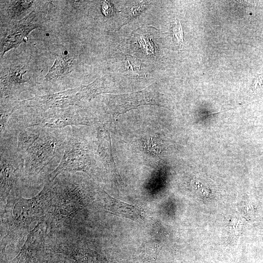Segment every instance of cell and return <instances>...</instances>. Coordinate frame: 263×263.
Returning a JSON list of instances; mask_svg holds the SVG:
<instances>
[{
    "label": "cell",
    "mask_w": 263,
    "mask_h": 263,
    "mask_svg": "<svg viewBox=\"0 0 263 263\" xmlns=\"http://www.w3.org/2000/svg\"><path fill=\"white\" fill-rule=\"evenodd\" d=\"M144 105L165 107L162 94L154 84L136 92L111 94L108 102L109 111L113 115H118Z\"/></svg>",
    "instance_id": "obj_7"
},
{
    "label": "cell",
    "mask_w": 263,
    "mask_h": 263,
    "mask_svg": "<svg viewBox=\"0 0 263 263\" xmlns=\"http://www.w3.org/2000/svg\"><path fill=\"white\" fill-rule=\"evenodd\" d=\"M171 30L174 43L181 48L184 45L183 32L181 24L177 19L171 22Z\"/></svg>",
    "instance_id": "obj_13"
},
{
    "label": "cell",
    "mask_w": 263,
    "mask_h": 263,
    "mask_svg": "<svg viewBox=\"0 0 263 263\" xmlns=\"http://www.w3.org/2000/svg\"><path fill=\"white\" fill-rule=\"evenodd\" d=\"M72 127L51 128L34 126L17 134L18 152L23 162L22 181H38L59 165L64 154Z\"/></svg>",
    "instance_id": "obj_1"
},
{
    "label": "cell",
    "mask_w": 263,
    "mask_h": 263,
    "mask_svg": "<svg viewBox=\"0 0 263 263\" xmlns=\"http://www.w3.org/2000/svg\"><path fill=\"white\" fill-rule=\"evenodd\" d=\"M196 187L198 189H199L201 193L204 195L207 196L210 192V190L206 186H204L203 184L198 183L196 185Z\"/></svg>",
    "instance_id": "obj_15"
},
{
    "label": "cell",
    "mask_w": 263,
    "mask_h": 263,
    "mask_svg": "<svg viewBox=\"0 0 263 263\" xmlns=\"http://www.w3.org/2000/svg\"><path fill=\"white\" fill-rule=\"evenodd\" d=\"M102 11L106 16L112 15L114 13L112 4L109 1H104L102 6Z\"/></svg>",
    "instance_id": "obj_14"
},
{
    "label": "cell",
    "mask_w": 263,
    "mask_h": 263,
    "mask_svg": "<svg viewBox=\"0 0 263 263\" xmlns=\"http://www.w3.org/2000/svg\"><path fill=\"white\" fill-rule=\"evenodd\" d=\"M91 205L97 210L134 221L143 220L144 217L143 212L138 207L117 200L102 188L96 190Z\"/></svg>",
    "instance_id": "obj_8"
},
{
    "label": "cell",
    "mask_w": 263,
    "mask_h": 263,
    "mask_svg": "<svg viewBox=\"0 0 263 263\" xmlns=\"http://www.w3.org/2000/svg\"><path fill=\"white\" fill-rule=\"evenodd\" d=\"M23 162L17 149V135L3 132L0 135V198L8 199L23 180Z\"/></svg>",
    "instance_id": "obj_6"
},
{
    "label": "cell",
    "mask_w": 263,
    "mask_h": 263,
    "mask_svg": "<svg viewBox=\"0 0 263 263\" xmlns=\"http://www.w3.org/2000/svg\"><path fill=\"white\" fill-rule=\"evenodd\" d=\"M82 126L72 127L64 154L58 166L49 176L53 181L64 172L82 171L99 180L101 175L94 157L93 149Z\"/></svg>",
    "instance_id": "obj_4"
},
{
    "label": "cell",
    "mask_w": 263,
    "mask_h": 263,
    "mask_svg": "<svg viewBox=\"0 0 263 263\" xmlns=\"http://www.w3.org/2000/svg\"><path fill=\"white\" fill-rule=\"evenodd\" d=\"M35 16L34 12H32L13 29L5 39L2 47L3 53L12 47L18 46L24 37L33 29L37 27L34 22Z\"/></svg>",
    "instance_id": "obj_10"
},
{
    "label": "cell",
    "mask_w": 263,
    "mask_h": 263,
    "mask_svg": "<svg viewBox=\"0 0 263 263\" xmlns=\"http://www.w3.org/2000/svg\"><path fill=\"white\" fill-rule=\"evenodd\" d=\"M150 1H135L128 8V18L131 19L140 15L151 4Z\"/></svg>",
    "instance_id": "obj_12"
},
{
    "label": "cell",
    "mask_w": 263,
    "mask_h": 263,
    "mask_svg": "<svg viewBox=\"0 0 263 263\" xmlns=\"http://www.w3.org/2000/svg\"><path fill=\"white\" fill-rule=\"evenodd\" d=\"M53 181L55 197L50 225L55 229L71 224L77 212L86 205V195L82 184L76 178L55 179Z\"/></svg>",
    "instance_id": "obj_5"
},
{
    "label": "cell",
    "mask_w": 263,
    "mask_h": 263,
    "mask_svg": "<svg viewBox=\"0 0 263 263\" xmlns=\"http://www.w3.org/2000/svg\"><path fill=\"white\" fill-rule=\"evenodd\" d=\"M97 138V155L107 172L119 180L120 178L112 153L110 133L104 125L98 126Z\"/></svg>",
    "instance_id": "obj_9"
},
{
    "label": "cell",
    "mask_w": 263,
    "mask_h": 263,
    "mask_svg": "<svg viewBox=\"0 0 263 263\" xmlns=\"http://www.w3.org/2000/svg\"><path fill=\"white\" fill-rule=\"evenodd\" d=\"M55 191L53 181H46L40 192L36 196L24 198L10 196L7 199L5 213L9 225L7 234L1 240L6 245L9 242L28 232L30 224L35 221L43 219L53 205Z\"/></svg>",
    "instance_id": "obj_2"
},
{
    "label": "cell",
    "mask_w": 263,
    "mask_h": 263,
    "mask_svg": "<svg viewBox=\"0 0 263 263\" xmlns=\"http://www.w3.org/2000/svg\"><path fill=\"white\" fill-rule=\"evenodd\" d=\"M72 59H69L64 57L57 58L46 75V79L51 80L68 73L72 66Z\"/></svg>",
    "instance_id": "obj_11"
},
{
    "label": "cell",
    "mask_w": 263,
    "mask_h": 263,
    "mask_svg": "<svg viewBox=\"0 0 263 263\" xmlns=\"http://www.w3.org/2000/svg\"><path fill=\"white\" fill-rule=\"evenodd\" d=\"M78 108L80 107L54 108L45 110L33 109V111L19 113L14 112L4 132L17 134L20 131L34 126L64 128L89 125L91 119Z\"/></svg>",
    "instance_id": "obj_3"
}]
</instances>
